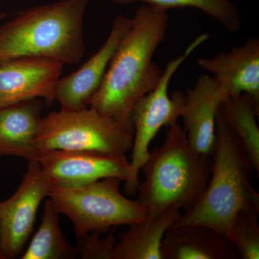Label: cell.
Here are the masks:
<instances>
[{
	"label": "cell",
	"instance_id": "cell-1",
	"mask_svg": "<svg viewBox=\"0 0 259 259\" xmlns=\"http://www.w3.org/2000/svg\"><path fill=\"white\" fill-rule=\"evenodd\" d=\"M128 31L112 57L90 106L126 125L131 126L134 104L156 88L163 71L153 61L166 37L168 10L144 5L131 18Z\"/></svg>",
	"mask_w": 259,
	"mask_h": 259
},
{
	"label": "cell",
	"instance_id": "cell-2",
	"mask_svg": "<svg viewBox=\"0 0 259 259\" xmlns=\"http://www.w3.org/2000/svg\"><path fill=\"white\" fill-rule=\"evenodd\" d=\"M90 0H59L19 12L0 26V64L38 58L77 64L85 55L83 20Z\"/></svg>",
	"mask_w": 259,
	"mask_h": 259
},
{
	"label": "cell",
	"instance_id": "cell-3",
	"mask_svg": "<svg viewBox=\"0 0 259 259\" xmlns=\"http://www.w3.org/2000/svg\"><path fill=\"white\" fill-rule=\"evenodd\" d=\"M212 156V177L205 190L172 226L204 225L226 237L240 212L259 211V194L250 182L255 169L244 145L223 120L219 110Z\"/></svg>",
	"mask_w": 259,
	"mask_h": 259
},
{
	"label": "cell",
	"instance_id": "cell-4",
	"mask_svg": "<svg viewBox=\"0 0 259 259\" xmlns=\"http://www.w3.org/2000/svg\"><path fill=\"white\" fill-rule=\"evenodd\" d=\"M208 158L192 148L185 129L177 123L169 127L164 143L150 152L141 169L144 180L138 186V200L148 214L194 205L208 184Z\"/></svg>",
	"mask_w": 259,
	"mask_h": 259
},
{
	"label": "cell",
	"instance_id": "cell-5",
	"mask_svg": "<svg viewBox=\"0 0 259 259\" xmlns=\"http://www.w3.org/2000/svg\"><path fill=\"white\" fill-rule=\"evenodd\" d=\"M123 182L107 177L76 187L51 186L49 198L59 214L69 218L76 238L92 232L105 233L119 226L143 221L148 211L139 200L120 192Z\"/></svg>",
	"mask_w": 259,
	"mask_h": 259
},
{
	"label": "cell",
	"instance_id": "cell-6",
	"mask_svg": "<svg viewBox=\"0 0 259 259\" xmlns=\"http://www.w3.org/2000/svg\"><path fill=\"white\" fill-rule=\"evenodd\" d=\"M133 140V127L89 106L77 110L61 109L42 117L35 146L38 153L79 150L126 156L132 148Z\"/></svg>",
	"mask_w": 259,
	"mask_h": 259
},
{
	"label": "cell",
	"instance_id": "cell-7",
	"mask_svg": "<svg viewBox=\"0 0 259 259\" xmlns=\"http://www.w3.org/2000/svg\"><path fill=\"white\" fill-rule=\"evenodd\" d=\"M209 39L202 34L194 39L181 55L168 63L156 88L141 97L131 110V121L134 128L132 156L130 161L129 175L125 181V193L134 196L137 192L139 172L149 156V146L160 130L171 127L181 117L185 95L177 91L171 97L168 88L179 68L197 48Z\"/></svg>",
	"mask_w": 259,
	"mask_h": 259
},
{
	"label": "cell",
	"instance_id": "cell-8",
	"mask_svg": "<svg viewBox=\"0 0 259 259\" xmlns=\"http://www.w3.org/2000/svg\"><path fill=\"white\" fill-rule=\"evenodd\" d=\"M28 162L18 190L2 202L0 259L16 258L21 254L33 231L40 204L50 192V184L38 162Z\"/></svg>",
	"mask_w": 259,
	"mask_h": 259
},
{
	"label": "cell",
	"instance_id": "cell-9",
	"mask_svg": "<svg viewBox=\"0 0 259 259\" xmlns=\"http://www.w3.org/2000/svg\"><path fill=\"white\" fill-rule=\"evenodd\" d=\"M36 161L53 187H76L107 177L124 182L129 175L126 156L79 150H50L38 153Z\"/></svg>",
	"mask_w": 259,
	"mask_h": 259
},
{
	"label": "cell",
	"instance_id": "cell-10",
	"mask_svg": "<svg viewBox=\"0 0 259 259\" xmlns=\"http://www.w3.org/2000/svg\"><path fill=\"white\" fill-rule=\"evenodd\" d=\"M132 19L117 15L100 49L74 72L59 78L54 88V101L61 110H77L90 106L104 79L121 40L128 31Z\"/></svg>",
	"mask_w": 259,
	"mask_h": 259
},
{
	"label": "cell",
	"instance_id": "cell-11",
	"mask_svg": "<svg viewBox=\"0 0 259 259\" xmlns=\"http://www.w3.org/2000/svg\"><path fill=\"white\" fill-rule=\"evenodd\" d=\"M64 64L38 58L15 59L0 64V108L40 98L54 102V88Z\"/></svg>",
	"mask_w": 259,
	"mask_h": 259
},
{
	"label": "cell",
	"instance_id": "cell-12",
	"mask_svg": "<svg viewBox=\"0 0 259 259\" xmlns=\"http://www.w3.org/2000/svg\"><path fill=\"white\" fill-rule=\"evenodd\" d=\"M228 98L212 76L201 75L188 89L181 117L192 148L204 157L212 156L216 137V119L220 105Z\"/></svg>",
	"mask_w": 259,
	"mask_h": 259
},
{
	"label": "cell",
	"instance_id": "cell-13",
	"mask_svg": "<svg viewBox=\"0 0 259 259\" xmlns=\"http://www.w3.org/2000/svg\"><path fill=\"white\" fill-rule=\"evenodd\" d=\"M197 64L210 72L227 97L246 94L259 104V40L244 44L212 57H199Z\"/></svg>",
	"mask_w": 259,
	"mask_h": 259
},
{
	"label": "cell",
	"instance_id": "cell-14",
	"mask_svg": "<svg viewBox=\"0 0 259 259\" xmlns=\"http://www.w3.org/2000/svg\"><path fill=\"white\" fill-rule=\"evenodd\" d=\"M162 259H238L228 238L200 224L171 226L161 243Z\"/></svg>",
	"mask_w": 259,
	"mask_h": 259
},
{
	"label": "cell",
	"instance_id": "cell-15",
	"mask_svg": "<svg viewBox=\"0 0 259 259\" xmlns=\"http://www.w3.org/2000/svg\"><path fill=\"white\" fill-rule=\"evenodd\" d=\"M44 100L32 99L0 108V157L36 159L35 146Z\"/></svg>",
	"mask_w": 259,
	"mask_h": 259
},
{
	"label": "cell",
	"instance_id": "cell-16",
	"mask_svg": "<svg viewBox=\"0 0 259 259\" xmlns=\"http://www.w3.org/2000/svg\"><path fill=\"white\" fill-rule=\"evenodd\" d=\"M181 209L180 206H171L129 226V229L117 239L113 259H162L163 237L180 217Z\"/></svg>",
	"mask_w": 259,
	"mask_h": 259
},
{
	"label": "cell",
	"instance_id": "cell-17",
	"mask_svg": "<svg viewBox=\"0 0 259 259\" xmlns=\"http://www.w3.org/2000/svg\"><path fill=\"white\" fill-rule=\"evenodd\" d=\"M223 120L241 140L253 163L259 171V104L246 94L228 97L220 105Z\"/></svg>",
	"mask_w": 259,
	"mask_h": 259
},
{
	"label": "cell",
	"instance_id": "cell-18",
	"mask_svg": "<svg viewBox=\"0 0 259 259\" xmlns=\"http://www.w3.org/2000/svg\"><path fill=\"white\" fill-rule=\"evenodd\" d=\"M59 214L47 197L44 202L41 223L22 259H71L77 258V249L68 241L61 230Z\"/></svg>",
	"mask_w": 259,
	"mask_h": 259
},
{
	"label": "cell",
	"instance_id": "cell-19",
	"mask_svg": "<svg viewBox=\"0 0 259 259\" xmlns=\"http://www.w3.org/2000/svg\"><path fill=\"white\" fill-rule=\"evenodd\" d=\"M113 4L126 5L136 3L166 10L193 8L199 10L223 25L228 32L236 33L242 28V17L233 0H109Z\"/></svg>",
	"mask_w": 259,
	"mask_h": 259
},
{
	"label": "cell",
	"instance_id": "cell-20",
	"mask_svg": "<svg viewBox=\"0 0 259 259\" xmlns=\"http://www.w3.org/2000/svg\"><path fill=\"white\" fill-rule=\"evenodd\" d=\"M259 211H243L233 220L226 233L240 258H259Z\"/></svg>",
	"mask_w": 259,
	"mask_h": 259
},
{
	"label": "cell",
	"instance_id": "cell-21",
	"mask_svg": "<svg viewBox=\"0 0 259 259\" xmlns=\"http://www.w3.org/2000/svg\"><path fill=\"white\" fill-rule=\"evenodd\" d=\"M116 228L110 231L92 232L77 238L78 255L82 259H113L114 249L117 239Z\"/></svg>",
	"mask_w": 259,
	"mask_h": 259
},
{
	"label": "cell",
	"instance_id": "cell-22",
	"mask_svg": "<svg viewBox=\"0 0 259 259\" xmlns=\"http://www.w3.org/2000/svg\"><path fill=\"white\" fill-rule=\"evenodd\" d=\"M8 14L7 13H5V12L2 11L0 10V21L1 20H4L5 18H6L8 17Z\"/></svg>",
	"mask_w": 259,
	"mask_h": 259
},
{
	"label": "cell",
	"instance_id": "cell-23",
	"mask_svg": "<svg viewBox=\"0 0 259 259\" xmlns=\"http://www.w3.org/2000/svg\"><path fill=\"white\" fill-rule=\"evenodd\" d=\"M2 202H0V215H1Z\"/></svg>",
	"mask_w": 259,
	"mask_h": 259
},
{
	"label": "cell",
	"instance_id": "cell-24",
	"mask_svg": "<svg viewBox=\"0 0 259 259\" xmlns=\"http://www.w3.org/2000/svg\"><path fill=\"white\" fill-rule=\"evenodd\" d=\"M0 1H1V0H0Z\"/></svg>",
	"mask_w": 259,
	"mask_h": 259
}]
</instances>
